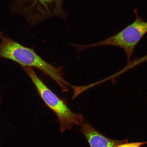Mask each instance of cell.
I'll use <instances>...</instances> for the list:
<instances>
[{
    "label": "cell",
    "mask_w": 147,
    "mask_h": 147,
    "mask_svg": "<svg viewBox=\"0 0 147 147\" xmlns=\"http://www.w3.org/2000/svg\"><path fill=\"white\" fill-rule=\"evenodd\" d=\"M0 58L13 61L22 66L40 70L56 83L63 92L69 91L71 84L63 77V67L51 65L36 54L34 49L25 47L0 32Z\"/></svg>",
    "instance_id": "6da1fadb"
},
{
    "label": "cell",
    "mask_w": 147,
    "mask_h": 147,
    "mask_svg": "<svg viewBox=\"0 0 147 147\" xmlns=\"http://www.w3.org/2000/svg\"><path fill=\"white\" fill-rule=\"evenodd\" d=\"M80 131L87 140L90 147H116L127 140H115L108 138L86 122L80 125Z\"/></svg>",
    "instance_id": "5b68a950"
},
{
    "label": "cell",
    "mask_w": 147,
    "mask_h": 147,
    "mask_svg": "<svg viewBox=\"0 0 147 147\" xmlns=\"http://www.w3.org/2000/svg\"><path fill=\"white\" fill-rule=\"evenodd\" d=\"M147 141L144 142H137L128 143L127 142L119 144L116 147H140L142 145L146 144Z\"/></svg>",
    "instance_id": "8992f818"
},
{
    "label": "cell",
    "mask_w": 147,
    "mask_h": 147,
    "mask_svg": "<svg viewBox=\"0 0 147 147\" xmlns=\"http://www.w3.org/2000/svg\"><path fill=\"white\" fill-rule=\"evenodd\" d=\"M0 102H1V98H0Z\"/></svg>",
    "instance_id": "52a82bcc"
},
{
    "label": "cell",
    "mask_w": 147,
    "mask_h": 147,
    "mask_svg": "<svg viewBox=\"0 0 147 147\" xmlns=\"http://www.w3.org/2000/svg\"><path fill=\"white\" fill-rule=\"evenodd\" d=\"M22 67L32 80L46 105L57 116L61 133L67 129L70 130L75 125H80L83 122L82 115L71 110L65 101L57 96L45 85L32 67Z\"/></svg>",
    "instance_id": "7a4b0ae2"
},
{
    "label": "cell",
    "mask_w": 147,
    "mask_h": 147,
    "mask_svg": "<svg viewBox=\"0 0 147 147\" xmlns=\"http://www.w3.org/2000/svg\"><path fill=\"white\" fill-rule=\"evenodd\" d=\"M134 12L136 15L135 21L121 32L96 43L84 45L74 44L73 46L76 48L77 52L93 47L115 46L124 49L129 61L135 47L147 33V22L138 14L137 9Z\"/></svg>",
    "instance_id": "3957f363"
},
{
    "label": "cell",
    "mask_w": 147,
    "mask_h": 147,
    "mask_svg": "<svg viewBox=\"0 0 147 147\" xmlns=\"http://www.w3.org/2000/svg\"><path fill=\"white\" fill-rule=\"evenodd\" d=\"M28 12L35 17L45 20L53 16L63 18L64 0H20Z\"/></svg>",
    "instance_id": "277c9868"
}]
</instances>
